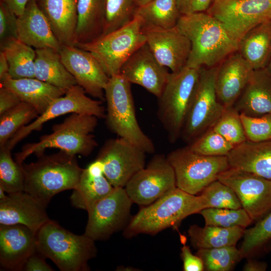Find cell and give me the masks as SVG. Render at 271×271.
Listing matches in <instances>:
<instances>
[{
    "label": "cell",
    "mask_w": 271,
    "mask_h": 271,
    "mask_svg": "<svg viewBox=\"0 0 271 271\" xmlns=\"http://www.w3.org/2000/svg\"><path fill=\"white\" fill-rule=\"evenodd\" d=\"M177 26L191 44L187 67H215L238 50L239 40L207 12L181 15Z\"/></svg>",
    "instance_id": "obj_1"
},
{
    "label": "cell",
    "mask_w": 271,
    "mask_h": 271,
    "mask_svg": "<svg viewBox=\"0 0 271 271\" xmlns=\"http://www.w3.org/2000/svg\"><path fill=\"white\" fill-rule=\"evenodd\" d=\"M37 160L21 165L25 177L24 191L47 206L57 194L73 189L83 169L76 155L63 151L37 156Z\"/></svg>",
    "instance_id": "obj_2"
},
{
    "label": "cell",
    "mask_w": 271,
    "mask_h": 271,
    "mask_svg": "<svg viewBox=\"0 0 271 271\" xmlns=\"http://www.w3.org/2000/svg\"><path fill=\"white\" fill-rule=\"evenodd\" d=\"M205 208L203 197L189 194L176 187L132 217L124 235L131 237L141 233L155 234L177 227L187 216Z\"/></svg>",
    "instance_id": "obj_3"
},
{
    "label": "cell",
    "mask_w": 271,
    "mask_h": 271,
    "mask_svg": "<svg viewBox=\"0 0 271 271\" xmlns=\"http://www.w3.org/2000/svg\"><path fill=\"white\" fill-rule=\"evenodd\" d=\"M98 118L92 115L71 113L62 122L53 125L50 133L42 136L37 142L24 145L15 154V161L21 165L30 155L37 157L49 148L58 149L72 155L88 156L97 146L93 133Z\"/></svg>",
    "instance_id": "obj_4"
},
{
    "label": "cell",
    "mask_w": 271,
    "mask_h": 271,
    "mask_svg": "<svg viewBox=\"0 0 271 271\" xmlns=\"http://www.w3.org/2000/svg\"><path fill=\"white\" fill-rule=\"evenodd\" d=\"M95 241L77 235L50 220L37 232V247L62 271L89 270L88 261L95 257Z\"/></svg>",
    "instance_id": "obj_5"
},
{
    "label": "cell",
    "mask_w": 271,
    "mask_h": 271,
    "mask_svg": "<svg viewBox=\"0 0 271 271\" xmlns=\"http://www.w3.org/2000/svg\"><path fill=\"white\" fill-rule=\"evenodd\" d=\"M131 83L120 74L109 77L104 89L106 102V123L118 137L152 154L155 146L141 129L136 117Z\"/></svg>",
    "instance_id": "obj_6"
},
{
    "label": "cell",
    "mask_w": 271,
    "mask_h": 271,
    "mask_svg": "<svg viewBox=\"0 0 271 271\" xmlns=\"http://www.w3.org/2000/svg\"><path fill=\"white\" fill-rule=\"evenodd\" d=\"M200 68L185 67L170 72L158 97L157 115L169 141L176 142L181 137L199 79Z\"/></svg>",
    "instance_id": "obj_7"
},
{
    "label": "cell",
    "mask_w": 271,
    "mask_h": 271,
    "mask_svg": "<svg viewBox=\"0 0 271 271\" xmlns=\"http://www.w3.org/2000/svg\"><path fill=\"white\" fill-rule=\"evenodd\" d=\"M146 43L137 17L125 26L87 43L75 46L89 52L110 77L119 74L125 62Z\"/></svg>",
    "instance_id": "obj_8"
},
{
    "label": "cell",
    "mask_w": 271,
    "mask_h": 271,
    "mask_svg": "<svg viewBox=\"0 0 271 271\" xmlns=\"http://www.w3.org/2000/svg\"><path fill=\"white\" fill-rule=\"evenodd\" d=\"M167 158L174 171L176 187L195 195L230 168L226 156L199 154L188 146L171 152Z\"/></svg>",
    "instance_id": "obj_9"
},
{
    "label": "cell",
    "mask_w": 271,
    "mask_h": 271,
    "mask_svg": "<svg viewBox=\"0 0 271 271\" xmlns=\"http://www.w3.org/2000/svg\"><path fill=\"white\" fill-rule=\"evenodd\" d=\"M218 66L200 69L197 84L181 135L189 144L212 128L225 109L218 99L215 89Z\"/></svg>",
    "instance_id": "obj_10"
},
{
    "label": "cell",
    "mask_w": 271,
    "mask_h": 271,
    "mask_svg": "<svg viewBox=\"0 0 271 271\" xmlns=\"http://www.w3.org/2000/svg\"><path fill=\"white\" fill-rule=\"evenodd\" d=\"M132 203L124 188L114 187L87 211L84 234L94 241L107 239L126 224Z\"/></svg>",
    "instance_id": "obj_11"
},
{
    "label": "cell",
    "mask_w": 271,
    "mask_h": 271,
    "mask_svg": "<svg viewBox=\"0 0 271 271\" xmlns=\"http://www.w3.org/2000/svg\"><path fill=\"white\" fill-rule=\"evenodd\" d=\"M74 113L92 115L98 118L105 117L102 102L89 98L81 86L76 85L68 89L63 96L55 99L47 109L33 121L19 130L4 147L12 150L32 132L41 130L45 122L59 116Z\"/></svg>",
    "instance_id": "obj_12"
},
{
    "label": "cell",
    "mask_w": 271,
    "mask_h": 271,
    "mask_svg": "<svg viewBox=\"0 0 271 271\" xmlns=\"http://www.w3.org/2000/svg\"><path fill=\"white\" fill-rule=\"evenodd\" d=\"M176 187L174 169L167 157L155 155L124 187L133 203L148 205Z\"/></svg>",
    "instance_id": "obj_13"
},
{
    "label": "cell",
    "mask_w": 271,
    "mask_h": 271,
    "mask_svg": "<svg viewBox=\"0 0 271 271\" xmlns=\"http://www.w3.org/2000/svg\"><path fill=\"white\" fill-rule=\"evenodd\" d=\"M206 12L240 40L250 29L271 20V0H213Z\"/></svg>",
    "instance_id": "obj_14"
},
{
    "label": "cell",
    "mask_w": 271,
    "mask_h": 271,
    "mask_svg": "<svg viewBox=\"0 0 271 271\" xmlns=\"http://www.w3.org/2000/svg\"><path fill=\"white\" fill-rule=\"evenodd\" d=\"M146 153L118 137L106 141L96 158L102 164L105 177L114 187L124 188L131 178L145 167Z\"/></svg>",
    "instance_id": "obj_15"
},
{
    "label": "cell",
    "mask_w": 271,
    "mask_h": 271,
    "mask_svg": "<svg viewBox=\"0 0 271 271\" xmlns=\"http://www.w3.org/2000/svg\"><path fill=\"white\" fill-rule=\"evenodd\" d=\"M218 180L233 190L252 221L271 210V180L230 167Z\"/></svg>",
    "instance_id": "obj_16"
},
{
    "label": "cell",
    "mask_w": 271,
    "mask_h": 271,
    "mask_svg": "<svg viewBox=\"0 0 271 271\" xmlns=\"http://www.w3.org/2000/svg\"><path fill=\"white\" fill-rule=\"evenodd\" d=\"M59 53L62 62L77 85L91 96L104 100V89L109 77L94 56L75 46H62Z\"/></svg>",
    "instance_id": "obj_17"
},
{
    "label": "cell",
    "mask_w": 271,
    "mask_h": 271,
    "mask_svg": "<svg viewBox=\"0 0 271 271\" xmlns=\"http://www.w3.org/2000/svg\"><path fill=\"white\" fill-rule=\"evenodd\" d=\"M146 44L158 61L171 72L186 67L191 44L176 26L169 29L142 28Z\"/></svg>",
    "instance_id": "obj_18"
},
{
    "label": "cell",
    "mask_w": 271,
    "mask_h": 271,
    "mask_svg": "<svg viewBox=\"0 0 271 271\" xmlns=\"http://www.w3.org/2000/svg\"><path fill=\"white\" fill-rule=\"evenodd\" d=\"M156 59L146 43L122 66L119 74L129 83L139 85L159 97L170 73Z\"/></svg>",
    "instance_id": "obj_19"
},
{
    "label": "cell",
    "mask_w": 271,
    "mask_h": 271,
    "mask_svg": "<svg viewBox=\"0 0 271 271\" xmlns=\"http://www.w3.org/2000/svg\"><path fill=\"white\" fill-rule=\"evenodd\" d=\"M37 232L23 224H0V264L9 270H22L36 250Z\"/></svg>",
    "instance_id": "obj_20"
},
{
    "label": "cell",
    "mask_w": 271,
    "mask_h": 271,
    "mask_svg": "<svg viewBox=\"0 0 271 271\" xmlns=\"http://www.w3.org/2000/svg\"><path fill=\"white\" fill-rule=\"evenodd\" d=\"M46 208L24 191L7 193L0 200V224H23L37 232L50 220Z\"/></svg>",
    "instance_id": "obj_21"
},
{
    "label": "cell",
    "mask_w": 271,
    "mask_h": 271,
    "mask_svg": "<svg viewBox=\"0 0 271 271\" xmlns=\"http://www.w3.org/2000/svg\"><path fill=\"white\" fill-rule=\"evenodd\" d=\"M253 70L237 51L228 56L218 66L215 89L219 101L225 108L233 106Z\"/></svg>",
    "instance_id": "obj_22"
},
{
    "label": "cell",
    "mask_w": 271,
    "mask_h": 271,
    "mask_svg": "<svg viewBox=\"0 0 271 271\" xmlns=\"http://www.w3.org/2000/svg\"><path fill=\"white\" fill-rule=\"evenodd\" d=\"M17 33L18 39L36 49L50 48L60 52L62 47L36 0H30L23 14L18 17Z\"/></svg>",
    "instance_id": "obj_23"
},
{
    "label": "cell",
    "mask_w": 271,
    "mask_h": 271,
    "mask_svg": "<svg viewBox=\"0 0 271 271\" xmlns=\"http://www.w3.org/2000/svg\"><path fill=\"white\" fill-rule=\"evenodd\" d=\"M114 188L104 175L102 163L96 159L83 169L79 180L73 189L70 202L75 208L87 211Z\"/></svg>",
    "instance_id": "obj_24"
},
{
    "label": "cell",
    "mask_w": 271,
    "mask_h": 271,
    "mask_svg": "<svg viewBox=\"0 0 271 271\" xmlns=\"http://www.w3.org/2000/svg\"><path fill=\"white\" fill-rule=\"evenodd\" d=\"M62 46H75L78 0H36Z\"/></svg>",
    "instance_id": "obj_25"
},
{
    "label": "cell",
    "mask_w": 271,
    "mask_h": 271,
    "mask_svg": "<svg viewBox=\"0 0 271 271\" xmlns=\"http://www.w3.org/2000/svg\"><path fill=\"white\" fill-rule=\"evenodd\" d=\"M233 106L240 114L247 116L271 113V75L265 68L252 71Z\"/></svg>",
    "instance_id": "obj_26"
},
{
    "label": "cell",
    "mask_w": 271,
    "mask_h": 271,
    "mask_svg": "<svg viewBox=\"0 0 271 271\" xmlns=\"http://www.w3.org/2000/svg\"><path fill=\"white\" fill-rule=\"evenodd\" d=\"M226 157L230 168L271 180V140L260 142L246 140L235 146Z\"/></svg>",
    "instance_id": "obj_27"
},
{
    "label": "cell",
    "mask_w": 271,
    "mask_h": 271,
    "mask_svg": "<svg viewBox=\"0 0 271 271\" xmlns=\"http://www.w3.org/2000/svg\"><path fill=\"white\" fill-rule=\"evenodd\" d=\"M0 80L1 86L14 92L22 101L34 106L39 115L55 99L66 93L63 89L35 77L14 79L8 74Z\"/></svg>",
    "instance_id": "obj_28"
},
{
    "label": "cell",
    "mask_w": 271,
    "mask_h": 271,
    "mask_svg": "<svg viewBox=\"0 0 271 271\" xmlns=\"http://www.w3.org/2000/svg\"><path fill=\"white\" fill-rule=\"evenodd\" d=\"M237 51L252 70L265 68L271 56V20L246 33L239 40Z\"/></svg>",
    "instance_id": "obj_29"
},
{
    "label": "cell",
    "mask_w": 271,
    "mask_h": 271,
    "mask_svg": "<svg viewBox=\"0 0 271 271\" xmlns=\"http://www.w3.org/2000/svg\"><path fill=\"white\" fill-rule=\"evenodd\" d=\"M106 0H78L75 44L91 42L103 33Z\"/></svg>",
    "instance_id": "obj_30"
},
{
    "label": "cell",
    "mask_w": 271,
    "mask_h": 271,
    "mask_svg": "<svg viewBox=\"0 0 271 271\" xmlns=\"http://www.w3.org/2000/svg\"><path fill=\"white\" fill-rule=\"evenodd\" d=\"M35 50V78L66 92L77 85L75 78L62 62L59 52L50 48Z\"/></svg>",
    "instance_id": "obj_31"
},
{
    "label": "cell",
    "mask_w": 271,
    "mask_h": 271,
    "mask_svg": "<svg viewBox=\"0 0 271 271\" xmlns=\"http://www.w3.org/2000/svg\"><path fill=\"white\" fill-rule=\"evenodd\" d=\"M1 51L9 64V75L14 79L34 78L36 50L17 38L1 43Z\"/></svg>",
    "instance_id": "obj_32"
},
{
    "label": "cell",
    "mask_w": 271,
    "mask_h": 271,
    "mask_svg": "<svg viewBox=\"0 0 271 271\" xmlns=\"http://www.w3.org/2000/svg\"><path fill=\"white\" fill-rule=\"evenodd\" d=\"M245 228L222 227L212 225H191L188 231L192 245L195 248H212L235 245L243 235Z\"/></svg>",
    "instance_id": "obj_33"
},
{
    "label": "cell",
    "mask_w": 271,
    "mask_h": 271,
    "mask_svg": "<svg viewBox=\"0 0 271 271\" xmlns=\"http://www.w3.org/2000/svg\"><path fill=\"white\" fill-rule=\"evenodd\" d=\"M181 16L177 0H152L139 7L134 17L140 20L142 28L169 29L177 26Z\"/></svg>",
    "instance_id": "obj_34"
},
{
    "label": "cell",
    "mask_w": 271,
    "mask_h": 271,
    "mask_svg": "<svg viewBox=\"0 0 271 271\" xmlns=\"http://www.w3.org/2000/svg\"><path fill=\"white\" fill-rule=\"evenodd\" d=\"M39 115L34 106L24 101L0 115V148L4 147L19 130Z\"/></svg>",
    "instance_id": "obj_35"
},
{
    "label": "cell",
    "mask_w": 271,
    "mask_h": 271,
    "mask_svg": "<svg viewBox=\"0 0 271 271\" xmlns=\"http://www.w3.org/2000/svg\"><path fill=\"white\" fill-rule=\"evenodd\" d=\"M196 255L203 261L204 270L229 271L241 259L235 245L198 249Z\"/></svg>",
    "instance_id": "obj_36"
},
{
    "label": "cell",
    "mask_w": 271,
    "mask_h": 271,
    "mask_svg": "<svg viewBox=\"0 0 271 271\" xmlns=\"http://www.w3.org/2000/svg\"><path fill=\"white\" fill-rule=\"evenodd\" d=\"M138 7L136 0H106L105 24L102 36L129 23L134 19Z\"/></svg>",
    "instance_id": "obj_37"
},
{
    "label": "cell",
    "mask_w": 271,
    "mask_h": 271,
    "mask_svg": "<svg viewBox=\"0 0 271 271\" xmlns=\"http://www.w3.org/2000/svg\"><path fill=\"white\" fill-rule=\"evenodd\" d=\"M25 177L20 165L12 158L11 150L0 148V187L7 193L24 190Z\"/></svg>",
    "instance_id": "obj_38"
},
{
    "label": "cell",
    "mask_w": 271,
    "mask_h": 271,
    "mask_svg": "<svg viewBox=\"0 0 271 271\" xmlns=\"http://www.w3.org/2000/svg\"><path fill=\"white\" fill-rule=\"evenodd\" d=\"M205 225L222 227L239 226L245 228L252 221L245 210L239 209L208 208L202 210Z\"/></svg>",
    "instance_id": "obj_39"
},
{
    "label": "cell",
    "mask_w": 271,
    "mask_h": 271,
    "mask_svg": "<svg viewBox=\"0 0 271 271\" xmlns=\"http://www.w3.org/2000/svg\"><path fill=\"white\" fill-rule=\"evenodd\" d=\"M212 128L234 147L247 140L240 114L233 106L225 108Z\"/></svg>",
    "instance_id": "obj_40"
},
{
    "label": "cell",
    "mask_w": 271,
    "mask_h": 271,
    "mask_svg": "<svg viewBox=\"0 0 271 271\" xmlns=\"http://www.w3.org/2000/svg\"><path fill=\"white\" fill-rule=\"evenodd\" d=\"M200 195L204 198L205 208H242L233 190L218 180L208 185L203 190Z\"/></svg>",
    "instance_id": "obj_41"
},
{
    "label": "cell",
    "mask_w": 271,
    "mask_h": 271,
    "mask_svg": "<svg viewBox=\"0 0 271 271\" xmlns=\"http://www.w3.org/2000/svg\"><path fill=\"white\" fill-rule=\"evenodd\" d=\"M193 152L208 156H226L234 146L212 128L188 146Z\"/></svg>",
    "instance_id": "obj_42"
},
{
    "label": "cell",
    "mask_w": 271,
    "mask_h": 271,
    "mask_svg": "<svg viewBox=\"0 0 271 271\" xmlns=\"http://www.w3.org/2000/svg\"><path fill=\"white\" fill-rule=\"evenodd\" d=\"M239 249L241 258L248 256L271 240V211L252 227L244 230Z\"/></svg>",
    "instance_id": "obj_43"
},
{
    "label": "cell",
    "mask_w": 271,
    "mask_h": 271,
    "mask_svg": "<svg viewBox=\"0 0 271 271\" xmlns=\"http://www.w3.org/2000/svg\"><path fill=\"white\" fill-rule=\"evenodd\" d=\"M247 140L254 142L271 140V113L259 116L240 114Z\"/></svg>",
    "instance_id": "obj_44"
},
{
    "label": "cell",
    "mask_w": 271,
    "mask_h": 271,
    "mask_svg": "<svg viewBox=\"0 0 271 271\" xmlns=\"http://www.w3.org/2000/svg\"><path fill=\"white\" fill-rule=\"evenodd\" d=\"M18 17L2 1L0 2V42L11 38H17Z\"/></svg>",
    "instance_id": "obj_45"
},
{
    "label": "cell",
    "mask_w": 271,
    "mask_h": 271,
    "mask_svg": "<svg viewBox=\"0 0 271 271\" xmlns=\"http://www.w3.org/2000/svg\"><path fill=\"white\" fill-rule=\"evenodd\" d=\"M213 0H177L178 10L181 15L206 12Z\"/></svg>",
    "instance_id": "obj_46"
},
{
    "label": "cell",
    "mask_w": 271,
    "mask_h": 271,
    "mask_svg": "<svg viewBox=\"0 0 271 271\" xmlns=\"http://www.w3.org/2000/svg\"><path fill=\"white\" fill-rule=\"evenodd\" d=\"M184 271H202L204 270L201 258L191 252L189 246L184 244L181 248V254Z\"/></svg>",
    "instance_id": "obj_47"
},
{
    "label": "cell",
    "mask_w": 271,
    "mask_h": 271,
    "mask_svg": "<svg viewBox=\"0 0 271 271\" xmlns=\"http://www.w3.org/2000/svg\"><path fill=\"white\" fill-rule=\"evenodd\" d=\"M46 257L37 249L27 259L22 268L25 271H53L45 261Z\"/></svg>",
    "instance_id": "obj_48"
},
{
    "label": "cell",
    "mask_w": 271,
    "mask_h": 271,
    "mask_svg": "<svg viewBox=\"0 0 271 271\" xmlns=\"http://www.w3.org/2000/svg\"><path fill=\"white\" fill-rule=\"evenodd\" d=\"M22 100L14 92L1 86L0 115L18 105Z\"/></svg>",
    "instance_id": "obj_49"
},
{
    "label": "cell",
    "mask_w": 271,
    "mask_h": 271,
    "mask_svg": "<svg viewBox=\"0 0 271 271\" xmlns=\"http://www.w3.org/2000/svg\"><path fill=\"white\" fill-rule=\"evenodd\" d=\"M17 16L22 15L30 0H2Z\"/></svg>",
    "instance_id": "obj_50"
},
{
    "label": "cell",
    "mask_w": 271,
    "mask_h": 271,
    "mask_svg": "<svg viewBox=\"0 0 271 271\" xmlns=\"http://www.w3.org/2000/svg\"><path fill=\"white\" fill-rule=\"evenodd\" d=\"M267 266V264L265 262L249 259L244 264L243 270L264 271L266 270Z\"/></svg>",
    "instance_id": "obj_51"
},
{
    "label": "cell",
    "mask_w": 271,
    "mask_h": 271,
    "mask_svg": "<svg viewBox=\"0 0 271 271\" xmlns=\"http://www.w3.org/2000/svg\"><path fill=\"white\" fill-rule=\"evenodd\" d=\"M9 74V66L4 53L0 52V80Z\"/></svg>",
    "instance_id": "obj_52"
},
{
    "label": "cell",
    "mask_w": 271,
    "mask_h": 271,
    "mask_svg": "<svg viewBox=\"0 0 271 271\" xmlns=\"http://www.w3.org/2000/svg\"><path fill=\"white\" fill-rule=\"evenodd\" d=\"M137 4L139 6V7L144 6L150 2H151L152 0H136Z\"/></svg>",
    "instance_id": "obj_53"
},
{
    "label": "cell",
    "mask_w": 271,
    "mask_h": 271,
    "mask_svg": "<svg viewBox=\"0 0 271 271\" xmlns=\"http://www.w3.org/2000/svg\"><path fill=\"white\" fill-rule=\"evenodd\" d=\"M265 69L268 72V73L271 75V56Z\"/></svg>",
    "instance_id": "obj_54"
},
{
    "label": "cell",
    "mask_w": 271,
    "mask_h": 271,
    "mask_svg": "<svg viewBox=\"0 0 271 271\" xmlns=\"http://www.w3.org/2000/svg\"><path fill=\"white\" fill-rule=\"evenodd\" d=\"M269 249L271 250V240L269 241Z\"/></svg>",
    "instance_id": "obj_55"
}]
</instances>
